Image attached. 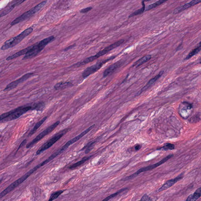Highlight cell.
I'll return each mask as SVG.
<instances>
[{
  "instance_id": "obj_1",
  "label": "cell",
  "mask_w": 201,
  "mask_h": 201,
  "mask_svg": "<svg viewBox=\"0 0 201 201\" xmlns=\"http://www.w3.org/2000/svg\"><path fill=\"white\" fill-rule=\"evenodd\" d=\"M124 41H125V40L124 39L119 40V41L115 42V43L107 46V47L99 51V52H98V53H97L94 56L90 57H88L87 58L83 60V61L78 62L76 64H75V65H73L72 66L75 67H79L83 66V65L92 62L94 60L98 58L99 57L103 56L104 55L106 54L109 53V51L118 47V46H120L121 45L124 43Z\"/></svg>"
},
{
  "instance_id": "obj_2",
  "label": "cell",
  "mask_w": 201,
  "mask_h": 201,
  "mask_svg": "<svg viewBox=\"0 0 201 201\" xmlns=\"http://www.w3.org/2000/svg\"><path fill=\"white\" fill-rule=\"evenodd\" d=\"M54 39L55 37L54 36H51L41 40L38 43L31 45V48L25 55L22 59V60H26L35 57L44 49L46 45L52 42Z\"/></svg>"
},
{
  "instance_id": "obj_3",
  "label": "cell",
  "mask_w": 201,
  "mask_h": 201,
  "mask_svg": "<svg viewBox=\"0 0 201 201\" xmlns=\"http://www.w3.org/2000/svg\"><path fill=\"white\" fill-rule=\"evenodd\" d=\"M33 31V29L32 28L26 29L18 36L12 37L6 41L1 46V50H7L16 46L17 44L20 43L24 39L32 33Z\"/></svg>"
},
{
  "instance_id": "obj_4",
  "label": "cell",
  "mask_w": 201,
  "mask_h": 201,
  "mask_svg": "<svg viewBox=\"0 0 201 201\" xmlns=\"http://www.w3.org/2000/svg\"><path fill=\"white\" fill-rule=\"evenodd\" d=\"M41 164L36 166L33 168L32 169H31L29 171L26 173L23 176L19 178V179H17L16 181L13 182L11 185H10L5 189H4L3 191H2L0 193V199L2 198V197H4L6 194L10 193L11 191L13 190L15 188L18 187L19 185L21 184L22 182H24L29 177H30V176L34 172L36 171V170H37L38 169L41 168Z\"/></svg>"
},
{
  "instance_id": "obj_5",
  "label": "cell",
  "mask_w": 201,
  "mask_h": 201,
  "mask_svg": "<svg viewBox=\"0 0 201 201\" xmlns=\"http://www.w3.org/2000/svg\"><path fill=\"white\" fill-rule=\"evenodd\" d=\"M46 2H47V1H42L41 3L37 4V5L35 6L34 7H33L30 10L22 14L21 16H19L12 21L11 23V26H13V25L17 24L20 23V22H22V21L30 18L31 16H33L34 14H35L39 11L46 4Z\"/></svg>"
},
{
  "instance_id": "obj_6",
  "label": "cell",
  "mask_w": 201,
  "mask_h": 201,
  "mask_svg": "<svg viewBox=\"0 0 201 201\" xmlns=\"http://www.w3.org/2000/svg\"><path fill=\"white\" fill-rule=\"evenodd\" d=\"M115 56L111 57L109 58L106 60H103V61H100V62H98L92 65V66L87 67V68L84 70L82 73V75L83 77V78H86L90 75L95 73V72H97L102 67L104 64L109 62L110 60L115 58Z\"/></svg>"
},
{
  "instance_id": "obj_7",
  "label": "cell",
  "mask_w": 201,
  "mask_h": 201,
  "mask_svg": "<svg viewBox=\"0 0 201 201\" xmlns=\"http://www.w3.org/2000/svg\"><path fill=\"white\" fill-rule=\"evenodd\" d=\"M32 107L30 106L25 107L20 106L14 109V110L12 114L1 121L0 123H6L18 118L21 115L27 112L29 110H32Z\"/></svg>"
},
{
  "instance_id": "obj_8",
  "label": "cell",
  "mask_w": 201,
  "mask_h": 201,
  "mask_svg": "<svg viewBox=\"0 0 201 201\" xmlns=\"http://www.w3.org/2000/svg\"><path fill=\"white\" fill-rule=\"evenodd\" d=\"M173 154H170V155H168V156L163 158V159H162V160H161L160 161L155 163V164L152 165H149V166L142 168L141 169L138 170L137 171H136L135 173H134V174H132L131 175L126 177L124 180H129V179H133V178L136 177L137 176L139 175L140 173H143V172L147 171L150 170H151L155 169V168L159 166V165H161L163 164V163H165V162L168 161L169 159H170V158H171L172 157H173Z\"/></svg>"
},
{
  "instance_id": "obj_9",
  "label": "cell",
  "mask_w": 201,
  "mask_h": 201,
  "mask_svg": "<svg viewBox=\"0 0 201 201\" xmlns=\"http://www.w3.org/2000/svg\"><path fill=\"white\" fill-rule=\"evenodd\" d=\"M60 121H57L54 124H53V125L50 126L49 127H48L47 129H45L44 131L41 132L31 142L27 144L26 147V148H30L33 147L35 144H37L38 142H39L41 139H42L44 137H45L46 135L49 134V133H51V132L53 131L55 129V128H56L57 127V126L60 124Z\"/></svg>"
},
{
  "instance_id": "obj_10",
  "label": "cell",
  "mask_w": 201,
  "mask_h": 201,
  "mask_svg": "<svg viewBox=\"0 0 201 201\" xmlns=\"http://www.w3.org/2000/svg\"><path fill=\"white\" fill-rule=\"evenodd\" d=\"M64 133H59L54 135L52 138H50L49 140L48 141L46 142L44 144L37 150L36 152V155H39L41 153H43L45 150L49 149L50 147L52 146L55 143H56L58 140H59L61 137L63 136Z\"/></svg>"
},
{
  "instance_id": "obj_11",
  "label": "cell",
  "mask_w": 201,
  "mask_h": 201,
  "mask_svg": "<svg viewBox=\"0 0 201 201\" xmlns=\"http://www.w3.org/2000/svg\"><path fill=\"white\" fill-rule=\"evenodd\" d=\"M95 124L89 127L88 129H86V130H85V131L83 132L82 133L80 134V135H78L77 136L75 137V138H73V139H71V140L67 142L65 145L63 146L62 147L60 148V150H61V152L63 153V152L65 151L66 149H67L70 145H71V144L76 142L77 141L80 140V139H81L84 136H85V135H86V134H87L88 133H89L90 130H91L93 129H94V128L95 127Z\"/></svg>"
},
{
  "instance_id": "obj_12",
  "label": "cell",
  "mask_w": 201,
  "mask_h": 201,
  "mask_svg": "<svg viewBox=\"0 0 201 201\" xmlns=\"http://www.w3.org/2000/svg\"><path fill=\"white\" fill-rule=\"evenodd\" d=\"M33 74L31 73H29L26 74L24 75L22 77L20 78L18 80L12 81V82L10 83L6 86L5 89H4V91L11 90L14 88H16L19 84L23 82L24 81H26V80L29 78L30 77H31Z\"/></svg>"
},
{
  "instance_id": "obj_13",
  "label": "cell",
  "mask_w": 201,
  "mask_h": 201,
  "mask_svg": "<svg viewBox=\"0 0 201 201\" xmlns=\"http://www.w3.org/2000/svg\"><path fill=\"white\" fill-rule=\"evenodd\" d=\"M183 173H182L174 179H170V180L168 181L158 190V191L161 192L162 191L168 189V188L172 187V186L174 185L177 182L181 180L183 178Z\"/></svg>"
},
{
  "instance_id": "obj_14",
  "label": "cell",
  "mask_w": 201,
  "mask_h": 201,
  "mask_svg": "<svg viewBox=\"0 0 201 201\" xmlns=\"http://www.w3.org/2000/svg\"><path fill=\"white\" fill-rule=\"evenodd\" d=\"M201 1V0H192L189 3L183 5L179 6V7L176 8L174 10L173 13L176 14L180 13L184 11L185 10H186L187 9L190 8V7H191L192 6L196 5L200 3Z\"/></svg>"
},
{
  "instance_id": "obj_15",
  "label": "cell",
  "mask_w": 201,
  "mask_h": 201,
  "mask_svg": "<svg viewBox=\"0 0 201 201\" xmlns=\"http://www.w3.org/2000/svg\"><path fill=\"white\" fill-rule=\"evenodd\" d=\"M25 1L26 0H14L10 4L8 7L1 13L0 15V17L6 16V15L10 12L16 6L21 4Z\"/></svg>"
},
{
  "instance_id": "obj_16",
  "label": "cell",
  "mask_w": 201,
  "mask_h": 201,
  "mask_svg": "<svg viewBox=\"0 0 201 201\" xmlns=\"http://www.w3.org/2000/svg\"><path fill=\"white\" fill-rule=\"evenodd\" d=\"M119 65H120L119 62H118L114 63L110 65L109 67H108V68L105 69V70L104 71L103 74V77H105L110 74H112L118 68Z\"/></svg>"
},
{
  "instance_id": "obj_17",
  "label": "cell",
  "mask_w": 201,
  "mask_h": 201,
  "mask_svg": "<svg viewBox=\"0 0 201 201\" xmlns=\"http://www.w3.org/2000/svg\"><path fill=\"white\" fill-rule=\"evenodd\" d=\"M31 46H29V47L26 48L24 49L20 50V51H18V52L16 53L13 54L11 55L8 56V57L6 59V61H9L10 60H14V59H16L17 58L26 54L28 51L31 48Z\"/></svg>"
},
{
  "instance_id": "obj_18",
  "label": "cell",
  "mask_w": 201,
  "mask_h": 201,
  "mask_svg": "<svg viewBox=\"0 0 201 201\" xmlns=\"http://www.w3.org/2000/svg\"><path fill=\"white\" fill-rule=\"evenodd\" d=\"M73 85V84L70 82L63 81L57 83L54 86V88L56 90H62V89L71 87Z\"/></svg>"
},
{
  "instance_id": "obj_19",
  "label": "cell",
  "mask_w": 201,
  "mask_h": 201,
  "mask_svg": "<svg viewBox=\"0 0 201 201\" xmlns=\"http://www.w3.org/2000/svg\"><path fill=\"white\" fill-rule=\"evenodd\" d=\"M163 72H163V71H161V72H159L158 75H156V76L154 77L153 78H152L151 80H150V81L147 83V84L142 89L141 91H144V90H147V89H148L149 87H150V86H151L152 85H153V84H154V83H155L156 82L157 80L162 76V75H163Z\"/></svg>"
},
{
  "instance_id": "obj_20",
  "label": "cell",
  "mask_w": 201,
  "mask_h": 201,
  "mask_svg": "<svg viewBox=\"0 0 201 201\" xmlns=\"http://www.w3.org/2000/svg\"><path fill=\"white\" fill-rule=\"evenodd\" d=\"M201 195V188H198L193 194L188 196L186 201H194L197 200L200 197Z\"/></svg>"
},
{
  "instance_id": "obj_21",
  "label": "cell",
  "mask_w": 201,
  "mask_h": 201,
  "mask_svg": "<svg viewBox=\"0 0 201 201\" xmlns=\"http://www.w3.org/2000/svg\"><path fill=\"white\" fill-rule=\"evenodd\" d=\"M151 56L150 55H147V56L143 57L139 59L138 61L134 64L133 66H135L136 67H139L141 65H142L144 63L147 62L149 60L151 59Z\"/></svg>"
},
{
  "instance_id": "obj_22",
  "label": "cell",
  "mask_w": 201,
  "mask_h": 201,
  "mask_svg": "<svg viewBox=\"0 0 201 201\" xmlns=\"http://www.w3.org/2000/svg\"><path fill=\"white\" fill-rule=\"evenodd\" d=\"M150 0H143L142 1V7L141 8L139 9V10H138L135 11V12H133V13H132L129 16V18H130L131 17H134L135 16H138V15H139L142 14L144 12V11H145V4H144V2L145 1H149Z\"/></svg>"
},
{
  "instance_id": "obj_23",
  "label": "cell",
  "mask_w": 201,
  "mask_h": 201,
  "mask_svg": "<svg viewBox=\"0 0 201 201\" xmlns=\"http://www.w3.org/2000/svg\"><path fill=\"white\" fill-rule=\"evenodd\" d=\"M47 117H45L43 118L41 120H40L37 123L36 125H35L32 130H31V133H30L29 135H32L33 134H34L36 131H37V129L41 126V125H42L44 122H45V121L47 119Z\"/></svg>"
},
{
  "instance_id": "obj_24",
  "label": "cell",
  "mask_w": 201,
  "mask_h": 201,
  "mask_svg": "<svg viewBox=\"0 0 201 201\" xmlns=\"http://www.w3.org/2000/svg\"><path fill=\"white\" fill-rule=\"evenodd\" d=\"M168 1V0H159V1H157L155 3L152 4L150 5L147 6L146 9H145V11H148L149 10L155 8V7H158V6L164 3V2Z\"/></svg>"
},
{
  "instance_id": "obj_25",
  "label": "cell",
  "mask_w": 201,
  "mask_h": 201,
  "mask_svg": "<svg viewBox=\"0 0 201 201\" xmlns=\"http://www.w3.org/2000/svg\"><path fill=\"white\" fill-rule=\"evenodd\" d=\"M91 156L86 157V158H84V159H82V160L80 161L75 163L74 164H73L72 165L70 166V168H69V169H75V168L80 166L81 165L83 164L85 162L89 160V159H90V158H91Z\"/></svg>"
},
{
  "instance_id": "obj_26",
  "label": "cell",
  "mask_w": 201,
  "mask_h": 201,
  "mask_svg": "<svg viewBox=\"0 0 201 201\" xmlns=\"http://www.w3.org/2000/svg\"><path fill=\"white\" fill-rule=\"evenodd\" d=\"M200 50L201 45L200 42L199 44V46H198L197 48H195L194 49L192 50L191 51V52H190V53L188 54V56L186 58V60H188V59H190L191 57H192L194 56V55L197 54L199 52Z\"/></svg>"
},
{
  "instance_id": "obj_27",
  "label": "cell",
  "mask_w": 201,
  "mask_h": 201,
  "mask_svg": "<svg viewBox=\"0 0 201 201\" xmlns=\"http://www.w3.org/2000/svg\"><path fill=\"white\" fill-rule=\"evenodd\" d=\"M174 148H175V145L174 144H170V143H167L164 144V146L159 148L158 149V150L165 151L169 150H174Z\"/></svg>"
},
{
  "instance_id": "obj_28",
  "label": "cell",
  "mask_w": 201,
  "mask_h": 201,
  "mask_svg": "<svg viewBox=\"0 0 201 201\" xmlns=\"http://www.w3.org/2000/svg\"><path fill=\"white\" fill-rule=\"evenodd\" d=\"M127 189V188H122V189H120V190L118 191L116 193L110 195V196H108V197H107L106 198H105V199L104 200H103L107 201L110 200L112 199V198H114V197H116L117 196H118V195L122 193V192L125 191Z\"/></svg>"
},
{
  "instance_id": "obj_29",
  "label": "cell",
  "mask_w": 201,
  "mask_h": 201,
  "mask_svg": "<svg viewBox=\"0 0 201 201\" xmlns=\"http://www.w3.org/2000/svg\"><path fill=\"white\" fill-rule=\"evenodd\" d=\"M64 191L60 190L57 191L56 192L54 193L53 194L51 195L50 196V199H49V201H51L55 200V199H57L63 193Z\"/></svg>"
},
{
  "instance_id": "obj_30",
  "label": "cell",
  "mask_w": 201,
  "mask_h": 201,
  "mask_svg": "<svg viewBox=\"0 0 201 201\" xmlns=\"http://www.w3.org/2000/svg\"><path fill=\"white\" fill-rule=\"evenodd\" d=\"M45 104L43 103H39L32 107V110H36L37 111L42 110L45 108Z\"/></svg>"
},
{
  "instance_id": "obj_31",
  "label": "cell",
  "mask_w": 201,
  "mask_h": 201,
  "mask_svg": "<svg viewBox=\"0 0 201 201\" xmlns=\"http://www.w3.org/2000/svg\"><path fill=\"white\" fill-rule=\"evenodd\" d=\"M14 109L11 110V111H9L8 112L4 113V114H2V115H0V121L5 118L7 117L8 116V115H9L10 114H12V113L14 111Z\"/></svg>"
},
{
  "instance_id": "obj_32",
  "label": "cell",
  "mask_w": 201,
  "mask_h": 201,
  "mask_svg": "<svg viewBox=\"0 0 201 201\" xmlns=\"http://www.w3.org/2000/svg\"><path fill=\"white\" fill-rule=\"evenodd\" d=\"M92 7H86V8L83 9H82L81 11H80V13H86L88 12H89V11H91L92 10Z\"/></svg>"
},
{
  "instance_id": "obj_33",
  "label": "cell",
  "mask_w": 201,
  "mask_h": 201,
  "mask_svg": "<svg viewBox=\"0 0 201 201\" xmlns=\"http://www.w3.org/2000/svg\"><path fill=\"white\" fill-rule=\"evenodd\" d=\"M141 201H151L152 200L150 199V197L147 195L145 194H144V196L142 197L141 199L140 200Z\"/></svg>"
},
{
  "instance_id": "obj_34",
  "label": "cell",
  "mask_w": 201,
  "mask_h": 201,
  "mask_svg": "<svg viewBox=\"0 0 201 201\" xmlns=\"http://www.w3.org/2000/svg\"><path fill=\"white\" fill-rule=\"evenodd\" d=\"M26 142H27V140H26V139H25V140H24L22 143H21V144H20L19 147V148L17 150H18L21 147L23 146L25 144H26Z\"/></svg>"
},
{
  "instance_id": "obj_35",
  "label": "cell",
  "mask_w": 201,
  "mask_h": 201,
  "mask_svg": "<svg viewBox=\"0 0 201 201\" xmlns=\"http://www.w3.org/2000/svg\"><path fill=\"white\" fill-rule=\"evenodd\" d=\"M141 146L139 145V144H138V145L135 146V150H139L141 149Z\"/></svg>"
},
{
  "instance_id": "obj_36",
  "label": "cell",
  "mask_w": 201,
  "mask_h": 201,
  "mask_svg": "<svg viewBox=\"0 0 201 201\" xmlns=\"http://www.w3.org/2000/svg\"><path fill=\"white\" fill-rule=\"evenodd\" d=\"M74 46V45H71V46H68V47L67 48H65V51H67V50H70L71 48H73Z\"/></svg>"
},
{
  "instance_id": "obj_37",
  "label": "cell",
  "mask_w": 201,
  "mask_h": 201,
  "mask_svg": "<svg viewBox=\"0 0 201 201\" xmlns=\"http://www.w3.org/2000/svg\"><path fill=\"white\" fill-rule=\"evenodd\" d=\"M2 179H0V183L2 181Z\"/></svg>"
}]
</instances>
